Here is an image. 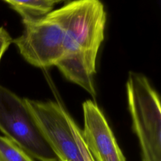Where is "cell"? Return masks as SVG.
I'll use <instances>...</instances> for the list:
<instances>
[{"label": "cell", "mask_w": 161, "mask_h": 161, "mask_svg": "<svg viewBox=\"0 0 161 161\" xmlns=\"http://www.w3.org/2000/svg\"><path fill=\"white\" fill-rule=\"evenodd\" d=\"M0 161H34L21 148L4 136L0 135Z\"/></svg>", "instance_id": "9c48e42d"}, {"label": "cell", "mask_w": 161, "mask_h": 161, "mask_svg": "<svg viewBox=\"0 0 161 161\" xmlns=\"http://www.w3.org/2000/svg\"><path fill=\"white\" fill-rule=\"evenodd\" d=\"M45 16L62 28L74 47L97 52L106 21L101 1L74 0Z\"/></svg>", "instance_id": "3957f363"}, {"label": "cell", "mask_w": 161, "mask_h": 161, "mask_svg": "<svg viewBox=\"0 0 161 161\" xmlns=\"http://www.w3.org/2000/svg\"><path fill=\"white\" fill-rule=\"evenodd\" d=\"M51 2H52L53 4L55 3H58L61 1H65V0H50Z\"/></svg>", "instance_id": "7c38bea8"}, {"label": "cell", "mask_w": 161, "mask_h": 161, "mask_svg": "<svg viewBox=\"0 0 161 161\" xmlns=\"http://www.w3.org/2000/svg\"><path fill=\"white\" fill-rule=\"evenodd\" d=\"M23 23V33L13 42L24 59L36 67L55 65L69 50L76 48L62 28L45 16Z\"/></svg>", "instance_id": "277c9868"}, {"label": "cell", "mask_w": 161, "mask_h": 161, "mask_svg": "<svg viewBox=\"0 0 161 161\" xmlns=\"http://www.w3.org/2000/svg\"><path fill=\"white\" fill-rule=\"evenodd\" d=\"M21 16L23 20L42 18L53 7L50 0H3Z\"/></svg>", "instance_id": "ba28073f"}, {"label": "cell", "mask_w": 161, "mask_h": 161, "mask_svg": "<svg viewBox=\"0 0 161 161\" xmlns=\"http://www.w3.org/2000/svg\"><path fill=\"white\" fill-rule=\"evenodd\" d=\"M126 93L142 161H161V111L157 92L145 75L130 72Z\"/></svg>", "instance_id": "6da1fadb"}, {"label": "cell", "mask_w": 161, "mask_h": 161, "mask_svg": "<svg viewBox=\"0 0 161 161\" xmlns=\"http://www.w3.org/2000/svg\"><path fill=\"white\" fill-rule=\"evenodd\" d=\"M0 131L32 158L58 161L40 131L25 98L0 84Z\"/></svg>", "instance_id": "7a4b0ae2"}, {"label": "cell", "mask_w": 161, "mask_h": 161, "mask_svg": "<svg viewBox=\"0 0 161 161\" xmlns=\"http://www.w3.org/2000/svg\"><path fill=\"white\" fill-rule=\"evenodd\" d=\"M97 55V52L75 48L69 50L55 65L67 79L82 87L94 99Z\"/></svg>", "instance_id": "52a82bcc"}, {"label": "cell", "mask_w": 161, "mask_h": 161, "mask_svg": "<svg viewBox=\"0 0 161 161\" xmlns=\"http://www.w3.org/2000/svg\"><path fill=\"white\" fill-rule=\"evenodd\" d=\"M67 119L70 125L72 132L75 139L78 147L82 154L83 159L84 161H96L94 158L90 150L87 148L86 143L82 137V130L78 126L76 122L70 116V114L67 111Z\"/></svg>", "instance_id": "30bf717a"}, {"label": "cell", "mask_w": 161, "mask_h": 161, "mask_svg": "<svg viewBox=\"0 0 161 161\" xmlns=\"http://www.w3.org/2000/svg\"><path fill=\"white\" fill-rule=\"evenodd\" d=\"M11 43L13 39L8 31L4 27H0V60Z\"/></svg>", "instance_id": "8fae6325"}, {"label": "cell", "mask_w": 161, "mask_h": 161, "mask_svg": "<svg viewBox=\"0 0 161 161\" xmlns=\"http://www.w3.org/2000/svg\"><path fill=\"white\" fill-rule=\"evenodd\" d=\"M43 136L58 161H84L67 119V111L58 102L25 98Z\"/></svg>", "instance_id": "5b68a950"}, {"label": "cell", "mask_w": 161, "mask_h": 161, "mask_svg": "<svg viewBox=\"0 0 161 161\" xmlns=\"http://www.w3.org/2000/svg\"><path fill=\"white\" fill-rule=\"evenodd\" d=\"M84 142L96 161H126L105 116L92 100L82 104Z\"/></svg>", "instance_id": "8992f818"}]
</instances>
